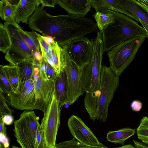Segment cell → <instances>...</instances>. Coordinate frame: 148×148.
<instances>
[{
  "instance_id": "1",
  "label": "cell",
  "mask_w": 148,
  "mask_h": 148,
  "mask_svg": "<svg viewBox=\"0 0 148 148\" xmlns=\"http://www.w3.org/2000/svg\"><path fill=\"white\" fill-rule=\"evenodd\" d=\"M104 52L102 32L99 31L94 40L91 59L83 68L81 78L82 88L86 92L84 106L90 119L93 121L97 119L96 111L100 94L101 63Z\"/></svg>"
},
{
  "instance_id": "2",
  "label": "cell",
  "mask_w": 148,
  "mask_h": 148,
  "mask_svg": "<svg viewBox=\"0 0 148 148\" xmlns=\"http://www.w3.org/2000/svg\"><path fill=\"white\" fill-rule=\"evenodd\" d=\"M111 11L115 22L101 31L104 52L134 37L144 36L148 38L145 29L137 21L125 15Z\"/></svg>"
},
{
  "instance_id": "3",
  "label": "cell",
  "mask_w": 148,
  "mask_h": 148,
  "mask_svg": "<svg viewBox=\"0 0 148 148\" xmlns=\"http://www.w3.org/2000/svg\"><path fill=\"white\" fill-rule=\"evenodd\" d=\"M147 38L144 36L136 37L126 40L107 52L110 67L119 77L133 61L137 51Z\"/></svg>"
},
{
  "instance_id": "4",
  "label": "cell",
  "mask_w": 148,
  "mask_h": 148,
  "mask_svg": "<svg viewBox=\"0 0 148 148\" xmlns=\"http://www.w3.org/2000/svg\"><path fill=\"white\" fill-rule=\"evenodd\" d=\"M4 26L9 35L11 45L7 51L5 58L10 65L16 66L23 62L35 59L34 53L21 35V27L14 21L5 22Z\"/></svg>"
},
{
  "instance_id": "5",
  "label": "cell",
  "mask_w": 148,
  "mask_h": 148,
  "mask_svg": "<svg viewBox=\"0 0 148 148\" xmlns=\"http://www.w3.org/2000/svg\"><path fill=\"white\" fill-rule=\"evenodd\" d=\"M39 118L32 110H24L14 121V136L21 148H36Z\"/></svg>"
},
{
  "instance_id": "6",
  "label": "cell",
  "mask_w": 148,
  "mask_h": 148,
  "mask_svg": "<svg viewBox=\"0 0 148 148\" xmlns=\"http://www.w3.org/2000/svg\"><path fill=\"white\" fill-rule=\"evenodd\" d=\"M119 84V77L115 75L110 67L102 65L100 94L96 111L97 119L106 122L108 114V108Z\"/></svg>"
},
{
  "instance_id": "7",
  "label": "cell",
  "mask_w": 148,
  "mask_h": 148,
  "mask_svg": "<svg viewBox=\"0 0 148 148\" xmlns=\"http://www.w3.org/2000/svg\"><path fill=\"white\" fill-rule=\"evenodd\" d=\"M60 108L54 92L40 124L47 148H56V138L60 125Z\"/></svg>"
},
{
  "instance_id": "8",
  "label": "cell",
  "mask_w": 148,
  "mask_h": 148,
  "mask_svg": "<svg viewBox=\"0 0 148 148\" xmlns=\"http://www.w3.org/2000/svg\"><path fill=\"white\" fill-rule=\"evenodd\" d=\"M63 56L68 84L67 103L73 104L84 93L82 86L81 78L83 70L70 59L64 48Z\"/></svg>"
},
{
  "instance_id": "9",
  "label": "cell",
  "mask_w": 148,
  "mask_h": 148,
  "mask_svg": "<svg viewBox=\"0 0 148 148\" xmlns=\"http://www.w3.org/2000/svg\"><path fill=\"white\" fill-rule=\"evenodd\" d=\"M42 58L54 69L57 75L64 69L63 49L52 37L37 33Z\"/></svg>"
},
{
  "instance_id": "10",
  "label": "cell",
  "mask_w": 148,
  "mask_h": 148,
  "mask_svg": "<svg viewBox=\"0 0 148 148\" xmlns=\"http://www.w3.org/2000/svg\"><path fill=\"white\" fill-rule=\"evenodd\" d=\"M94 44V40L84 37L70 41L62 47L75 64L83 68L91 60Z\"/></svg>"
},
{
  "instance_id": "11",
  "label": "cell",
  "mask_w": 148,
  "mask_h": 148,
  "mask_svg": "<svg viewBox=\"0 0 148 148\" xmlns=\"http://www.w3.org/2000/svg\"><path fill=\"white\" fill-rule=\"evenodd\" d=\"M6 97L8 104L16 109L25 110H36L34 78L22 82L17 93L12 92Z\"/></svg>"
},
{
  "instance_id": "12",
  "label": "cell",
  "mask_w": 148,
  "mask_h": 148,
  "mask_svg": "<svg viewBox=\"0 0 148 148\" xmlns=\"http://www.w3.org/2000/svg\"><path fill=\"white\" fill-rule=\"evenodd\" d=\"M67 124L73 138L80 143L91 146L103 145L78 116H71L68 121Z\"/></svg>"
},
{
  "instance_id": "13",
  "label": "cell",
  "mask_w": 148,
  "mask_h": 148,
  "mask_svg": "<svg viewBox=\"0 0 148 148\" xmlns=\"http://www.w3.org/2000/svg\"><path fill=\"white\" fill-rule=\"evenodd\" d=\"M36 98V110H46L52 100L55 88V80H45L40 72L37 78L34 79Z\"/></svg>"
},
{
  "instance_id": "14",
  "label": "cell",
  "mask_w": 148,
  "mask_h": 148,
  "mask_svg": "<svg viewBox=\"0 0 148 148\" xmlns=\"http://www.w3.org/2000/svg\"><path fill=\"white\" fill-rule=\"evenodd\" d=\"M92 7L96 12L111 10L122 14L136 21H139L129 11L120 0H91Z\"/></svg>"
},
{
  "instance_id": "15",
  "label": "cell",
  "mask_w": 148,
  "mask_h": 148,
  "mask_svg": "<svg viewBox=\"0 0 148 148\" xmlns=\"http://www.w3.org/2000/svg\"><path fill=\"white\" fill-rule=\"evenodd\" d=\"M40 4V0H20L16 11L14 21L18 23L28 24L29 18Z\"/></svg>"
},
{
  "instance_id": "16",
  "label": "cell",
  "mask_w": 148,
  "mask_h": 148,
  "mask_svg": "<svg viewBox=\"0 0 148 148\" xmlns=\"http://www.w3.org/2000/svg\"><path fill=\"white\" fill-rule=\"evenodd\" d=\"M58 4L69 14L82 16L92 8L91 0H58Z\"/></svg>"
},
{
  "instance_id": "17",
  "label": "cell",
  "mask_w": 148,
  "mask_h": 148,
  "mask_svg": "<svg viewBox=\"0 0 148 148\" xmlns=\"http://www.w3.org/2000/svg\"><path fill=\"white\" fill-rule=\"evenodd\" d=\"M120 1L139 21L140 20L148 25V8L140 0H120Z\"/></svg>"
},
{
  "instance_id": "18",
  "label": "cell",
  "mask_w": 148,
  "mask_h": 148,
  "mask_svg": "<svg viewBox=\"0 0 148 148\" xmlns=\"http://www.w3.org/2000/svg\"><path fill=\"white\" fill-rule=\"evenodd\" d=\"M67 91L66 76L64 69L57 75L55 80L54 93L60 108L67 104Z\"/></svg>"
},
{
  "instance_id": "19",
  "label": "cell",
  "mask_w": 148,
  "mask_h": 148,
  "mask_svg": "<svg viewBox=\"0 0 148 148\" xmlns=\"http://www.w3.org/2000/svg\"><path fill=\"white\" fill-rule=\"evenodd\" d=\"M0 70L10 82L14 93H17L22 83L18 67L10 65H1Z\"/></svg>"
},
{
  "instance_id": "20",
  "label": "cell",
  "mask_w": 148,
  "mask_h": 148,
  "mask_svg": "<svg viewBox=\"0 0 148 148\" xmlns=\"http://www.w3.org/2000/svg\"><path fill=\"white\" fill-rule=\"evenodd\" d=\"M19 0H2L0 1V16L5 22L14 21Z\"/></svg>"
},
{
  "instance_id": "21",
  "label": "cell",
  "mask_w": 148,
  "mask_h": 148,
  "mask_svg": "<svg viewBox=\"0 0 148 148\" xmlns=\"http://www.w3.org/2000/svg\"><path fill=\"white\" fill-rule=\"evenodd\" d=\"M135 132V129L123 128L109 132L107 133L106 138L108 141L115 144L119 143L123 145L125 140L134 135Z\"/></svg>"
},
{
  "instance_id": "22",
  "label": "cell",
  "mask_w": 148,
  "mask_h": 148,
  "mask_svg": "<svg viewBox=\"0 0 148 148\" xmlns=\"http://www.w3.org/2000/svg\"><path fill=\"white\" fill-rule=\"evenodd\" d=\"M20 32L27 43L33 51L35 59L39 60L42 59L40 45L38 39L37 32L24 31L20 27Z\"/></svg>"
},
{
  "instance_id": "23",
  "label": "cell",
  "mask_w": 148,
  "mask_h": 148,
  "mask_svg": "<svg viewBox=\"0 0 148 148\" xmlns=\"http://www.w3.org/2000/svg\"><path fill=\"white\" fill-rule=\"evenodd\" d=\"M93 16L97 27L101 31L115 22V16L111 10L96 12Z\"/></svg>"
},
{
  "instance_id": "24",
  "label": "cell",
  "mask_w": 148,
  "mask_h": 148,
  "mask_svg": "<svg viewBox=\"0 0 148 148\" xmlns=\"http://www.w3.org/2000/svg\"><path fill=\"white\" fill-rule=\"evenodd\" d=\"M36 59L27 60L18 64L21 82L34 78V69Z\"/></svg>"
},
{
  "instance_id": "25",
  "label": "cell",
  "mask_w": 148,
  "mask_h": 148,
  "mask_svg": "<svg viewBox=\"0 0 148 148\" xmlns=\"http://www.w3.org/2000/svg\"><path fill=\"white\" fill-rule=\"evenodd\" d=\"M56 148H108L103 145L98 146H91L81 143L75 138L61 142L56 145Z\"/></svg>"
},
{
  "instance_id": "26",
  "label": "cell",
  "mask_w": 148,
  "mask_h": 148,
  "mask_svg": "<svg viewBox=\"0 0 148 148\" xmlns=\"http://www.w3.org/2000/svg\"><path fill=\"white\" fill-rule=\"evenodd\" d=\"M138 138L148 145V117H144L140 120V124L136 129Z\"/></svg>"
},
{
  "instance_id": "27",
  "label": "cell",
  "mask_w": 148,
  "mask_h": 148,
  "mask_svg": "<svg viewBox=\"0 0 148 148\" xmlns=\"http://www.w3.org/2000/svg\"><path fill=\"white\" fill-rule=\"evenodd\" d=\"M11 45L10 38L8 32L1 23L0 24V51L5 53Z\"/></svg>"
},
{
  "instance_id": "28",
  "label": "cell",
  "mask_w": 148,
  "mask_h": 148,
  "mask_svg": "<svg viewBox=\"0 0 148 148\" xmlns=\"http://www.w3.org/2000/svg\"><path fill=\"white\" fill-rule=\"evenodd\" d=\"M8 101L5 94L0 90V120L5 115L12 114L14 112L8 106Z\"/></svg>"
},
{
  "instance_id": "29",
  "label": "cell",
  "mask_w": 148,
  "mask_h": 148,
  "mask_svg": "<svg viewBox=\"0 0 148 148\" xmlns=\"http://www.w3.org/2000/svg\"><path fill=\"white\" fill-rule=\"evenodd\" d=\"M0 79V90L3 92L6 97L10 96L14 92L10 82L1 71Z\"/></svg>"
},
{
  "instance_id": "30",
  "label": "cell",
  "mask_w": 148,
  "mask_h": 148,
  "mask_svg": "<svg viewBox=\"0 0 148 148\" xmlns=\"http://www.w3.org/2000/svg\"><path fill=\"white\" fill-rule=\"evenodd\" d=\"M35 147L36 148H47L40 127L37 131Z\"/></svg>"
},
{
  "instance_id": "31",
  "label": "cell",
  "mask_w": 148,
  "mask_h": 148,
  "mask_svg": "<svg viewBox=\"0 0 148 148\" xmlns=\"http://www.w3.org/2000/svg\"><path fill=\"white\" fill-rule=\"evenodd\" d=\"M47 64V62L43 58L38 62V67L40 75L43 79L47 80H48L46 73Z\"/></svg>"
},
{
  "instance_id": "32",
  "label": "cell",
  "mask_w": 148,
  "mask_h": 148,
  "mask_svg": "<svg viewBox=\"0 0 148 148\" xmlns=\"http://www.w3.org/2000/svg\"><path fill=\"white\" fill-rule=\"evenodd\" d=\"M46 73L48 80H55L57 75L53 68L48 63Z\"/></svg>"
},
{
  "instance_id": "33",
  "label": "cell",
  "mask_w": 148,
  "mask_h": 148,
  "mask_svg": "<svg viewBox=\"0 0 148 148\" xmlns=\"http://www.w3.org/2000/svg\"><path fill=\"white\" fill-rule=\"evenodd\" d=\"M41 6L43 7H49L54 8L55 5L58 4V0H40Z\"/></svg>"
},
{
  "instance_id": "34",
  "label": "cell",
  "mask_w": 148,
  "mask_h": 148,
  "mask_svg": "<svg viewBox=\"0 0 148 148\" xmlns=\"http://www.w3.org/2000/svg\"><path fill=\"white\" fill-rule=\"evenodd\" d=\"M142 106V103L139 101L134 100L132 102L130 106L133 110L138 112L140 110Z\"/></svg>"
},
{
  "instance_id": "35",
  "label": "cell",
  "mask_w": 148,
  "mask_h": 148,
  "mask_svg": "<svg viewBox=\"0 0 148 148\" xmlns=\"http://www.w3.org/2000/svg\"><path fill=\"white\" fill-rule=\"evenodd\" d=\"M0 142L5 148H9L10 146L9 140L7 136L0 133Z\"/></svg>"
},
{
  "instance_id": "36",
  "label": "cell",
  "mask_w": 148,
  "mask_h": 148,
  "mask_svg": "<svg viewBox=\"0 0 148 148\" xmlns=\"http://www.w3.org/2000/svg\"><path fill=\"white\" fill-rule=\"evenodd\" d=\"M1 119L3 120L5 124L7 125H11L14 122V117L12 114L5 115Z\"/></svg>"
},
{
  "instance_id": "37",
  "label": "cell",
  "mask_w": 148,
  "mask_h": 148,
  "mask_svg": "<svg viewBox=\"0 0 148 148\" xmlns=\"http://www.w3.org/2000/svg\"><path fill=\"white\" fill-rule=\"evenodd\" d=\"M7 127L5 126L3 120H0V133H1L6 136L7 135L6 129Z\"/></svg>"
},
{
  "instance_id": "38",
  "label": "cell",
  "mask_w": 148,
  "mask_h": 148,
  "mask_svg": "<svg viewBox=\"0 0 148 148\" xmlns=\"http://www.w3.org/2000/svg\"><path fill=\"white\" fill-rule=\"evenodd\" d=\"M133 141L136 148H148V146L140 142L135 140H133Z\"/></svg>"
},
{
  "instance_id": "39",
  "label": "cell",
  "mask_w": 148,
  "mask_h": 148,
  "mask_svg": "<svg viewBox=\"0 0 148 148\" xmlns=\"http://www.w3.org/2000/svg\"><path fill=\"white\" fill-rule=\"evenodd\" d=\"M139 22L140 23L142 24V25L143 27L145 28V30L146 31L148 38V25H147L145 23H143V22H142V21L140 20H139Z\"/></svg>"
},
{
  "instance_id": "40",
  "label": "cell",
  "mask_w": 148,
  "mask_h": 148,
  "mask_svg": "<svg viewBox=\"0 0 148 148\" xmlns=\"http://www.w3.org/2000/svg\"><path fill=\"white\" fill-rule=\"evenodd\" d=\"M115 148H136L134 146L131 144H128L125 145L123 146L122 147H116Z\"/></svg>"
},
{
  "instance_id": "41",
  "label": "cell",
  "mask_w": 148,
  "mask_h": 148,
  "mask_svg": "<svg viewBox=\"0 0 148 148\" xmlns=\"http://www.w3.org/2000/svg\"><path fill=\"white\" fill-rule=\"evenodd\" d=\"M140 1L148 8V0H140Z\"/></svg>"
},
{
  "instance_id": "42",
  "label": "cell",
  "mask_w": 148,
  "mask_h": 148,
  "mask_svg": "<svg viewBox=\"0 0 148 148\" xmlns=\"http://www.w3.org/2000/svg\"><path fill=\"white\" fill-rule=\"evenodd\" d=\"M0 148H5L3 146V145L1 143H0Z\"/></svg>"
},
{
  "instance_id": "43",
  "label": "cell",
  "mask_w": 148,
  "mask_h": 148,
  "mask_svg": "<svg viewBox=\"0 0 148 148\" xmlns=\"http://www.w3.org/2000/svg\"><path fill=\"white\" fill-rule=\"evenodd\" d=\"M11 148H20L15 146H12Z\"/></svg>"
}]
</instances>
